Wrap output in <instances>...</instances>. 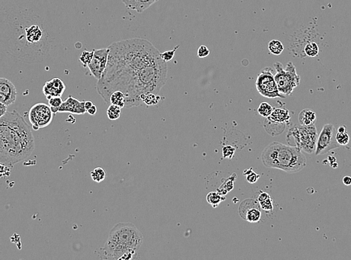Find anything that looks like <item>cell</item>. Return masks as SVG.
<instances>
[{"label":"cell","mask_w":351,"mask_h":260,"mask_svg":"<svg viewBox=\"0 0 351 260\" xmlns=\"http://www.w3.org/2000/svg\"><path fill=\"white\" fill-rule=\"evenodd\" d=\"M343 183H344V185H347V186H349V185H351V177L350 176H344V178H343Z\"/></svg>","instance_id":"36"},{"label":"cell","mask_w":351,"mask_h":260,"mask_svg":"<svg viewBox=\"0 0 351 260\" xmlns=\"http://www.w3.org/2000/svg\"><path fill=\"white\" fill-rule=\"evenodd\" d=\"M110 105H115L121 108H125V95L121 91H115L110 96Z\"/></svg>","instance_id":"20"},{"label":"cell","mask_w":351,"mask_h":260,"mask_svg":"<svg viewBox=\"0 0 351 260\" xmlns=\"http://www.w3.org/2000/svg\"><path fill=\"white\" fill-rule=\"evenodd\" d=\"M39 17L30 15L28 20L22 18L15 25V42H18V50H32L33 54L38 51L43 55L48 49L49 35L43 26L42 22L38 20Z\"/></svg>","instance_id":"5"},{"label":"cell","mask_w":351,"mask_h":260,"mask_svg":"<svg viewBox=\"0 0 351 260\" xmlns=\"http://www.w3.org/2000/svg\"><path fill=\"white\" fill-rule=\"evenodd\" d=\"M268 49L270 54L279 56L284 50V46L279 40H272L268 43Z\"/></svg>","instance_id":"21"},{"label":"cell","mask_w":351,"mask_h":260,"mask_svg":"<svg viewBox=\"0 0 351 260\" xmlns=\"http://www.w3.org/2000/svg\"><path fill=\"white\" fill-rule=\"evenodd\" d=\"M85 103L86 101H80L76 97L69 96L66 100L63 102L58 109V113H71L73 114L83 115L87 112L85 108Z\"/></svg>","instance_id":"13"},{"label":"cell","mask_w":351,"mask_h":260,"mask_svg":"<svg viewBox=\"0 0 351 260\" xmlns=\"http://www.w3.org/2000/svg\"><path fill=\"white\" fill-rule=\"evenodd\" d=\"M273 110L274 109H273V107L270 103H267V102H262L258 107V113L261 117L267 118V117L271 115Z\"/></svg>","instance_id":"23"},{"label":"cell","mask_w":351,"mask_h":260,"mask_svg":"<svg viewBox=\"0 0 351 260\" xmlns=\"http://www.w3.org/2000/svg\"><path fill=\"white\" fill-rule=\"evenodd\" d=\"M158 0H122L126 8L142 13Z\"/></svg>","instance_id":"15"},{"label":"cell","mask_w":351,"mask_h":260,"mask_svg":"<svg viewBox=\"0 0 351 260\" xmlns=\"http://www.w3.org/2000/svg\"><path fill=\"white\" fill-rule=\"evenodd\" d=\"M92 106H93V103L92 101H86V103H85V108H86V111L90 109Z\"/></svg>","instance_id":"38"},{"label":"cell","mask_w":351,"mask_h":260,"mask_svg":"<svg viewBox=\"0 0 351 260\" xmlns=\"http://www.w3.org/2000/svg\"><path fill=\"white\" fill-rule=\"evenodd\" d=\"M335 140H336L337 142L340 145H347V144L350 142V136H349L347 131H343V132H340V131H336V134H335Z\"/></svg>","instance_id":"28"},{"label":"cell","mask_w":351,"mask_h":260,"mask_svg":"<svg viewBox=\"0 0 351 260\" xmlns=\"http://www.w3.org/2000/svg\"><path fill=\"white\" fill-rule=\"evenodd\" d=\"M244 175L246 176V179H247V182L250 184L256 183L258 179H260L259 175H258L257 173H255L252 168L249 169V170H244Z\"/></svg>","instance_id":"30"},{"label":"cell","mask_w":351,"mask_h":260,"mask_svg":"<svg viewBox=\"0 0 351 260\" xmlns=\"http://www.w3.org/2000/svg\"><path fill=\"white\" fill-rule=\"evenodd\" d=\"M35 148L30 126L16 111L0 117V162L13 167L29 158Z\"/></svg>","instance_id":"2"},{"label":"cell","mask_w":351,"mask_h":260,"mask_svg":"<svg viewBox=\"0 0 351 260\" xmlns=\"http://www.w3.org/2000/svg\"><path fill=\"white\" fill-rule=\"evenodd\" d=\"M97 107H96L95 105H93V106H92V108H90V109L88 110L87 113L88 114H90V115L94 116L96 114H97Z\"/></svg>","instance_id":"37"},{"label":"cell","mask_w":351,"mask_h":260,"mask_svg":"<svg viewBox=\"0 0 351 260\" xmlns=\"http://www.w3.org/2000/svg\"><path fill=\"white\" fill-rule=\"evenodd\" d=\"M179 47V46H177V47H174V49H169V50H166L165 51V52L162 53V54H160L161 58L163 59L164 61L166 62V63L167 62L171 61V60L174 58L176 49H177Z\"/></svg>","instance_id":"33"},{"label":"cell","mask_w":351,"mask_h":260,"mask_svg":"<svg viewBox=\"0 0 351 260\" xmlns=\"http://www.w3.org/2000/svg\"><path fill=\"white\" fill-rule=\"evenodd\" d=\"M8 106L0 102V117H3L8 112Z\"/></svg>","instance_id":"35"},{"label":"cell","mask_w":351,"mask_h":260,"mask_svg":"<svg viewBox=\"0 0 351 260\" xmlns=\"http://www.w3.org/2000/svg\"><path fill=\"white\" fill-rule=\"evenodd\" d=\"M300 124L303 125H311L316 121V114L312 110L305 109L300 113L298 117Z\"/></svg>","instance_id":"18"},{"label":"cell","mask_w":351,"mask_h":260,"mask_svg":"<svg viewBox=\"0 0 351 260\" xmlns=\"http://www.w3.org/2000/svg\"><path fill=\"white\" fill-rule=\"evenodd\" d=\"M304 52L308 57H315L319 54V47L315 42L309 43L305 46Z\"/></svg>","instance_id":"25"},{"label":"cell","mask_w":351,"mask_h":260,"mask_svg":"<svg viewBox=\"0 0 351 260\" xmlns=\"http://www.w3.org/2000/svg\"><path fill=\"white\" fill-rule=\"evenodd\" d=\"M94 49L92 51L85 50L82 53L80 57V61L81 62L85 68L87 67L88 65L92 61L94 57Z\"/></svg>","instance_id":"29"},{"label":"cell","mask_w":351,"mask_h":260,"mask_svg":"<svg viewBox=\"0 0 351 260\" xmlns=\"http://www.w3.org/2000/svg\"><path fill=\"white\" fill-rule=\"evenodd\" d=\"M206 199L207 202L211 206H213V208H216L222 201L225 200V197L219 192H211L207 195Z\"/></svg>","instance_id":"19"},{"label":"cell","mask_w":351,"mask_h":260,"mask_svg":"<svg viewBox=\"0 0 351 260\" xmlns=\"http://www.w3.org/2000/svg\"><path fill=\"white\" fill-rule=\"evenodd\" d=\"M235 153V148L231 145H225L222 148V157L224 159H232Z\"/></svg>","instance_id":"32"},{"label":"cell","mask_w":351,"mask_h":260,"mask_svg":"<svg viewBox=\"0 0 351 260\" xmlns=\"http://www.w3.org/2000/svg\"><path fill=\"white\" fill-rule=\"evenodd\" d=\"M143 242V236L134 224L119 223L109 232L103 247L96 251L102 259L121 260L124 255L137 252Z\"/></svg>","instance_id":"3"},{"label":"cell","mask_w":351,"mask_h":260,"mask_svg":"<svg viewBox=\"0 0 351 260\" xmlns=\"http://www.w3.org/2000/svg\"><path fill=\"white\" fill-rule=\"evenodd\" d=\"M240 215L250 223L259 222L261 218V212L258 206L253 207L248 210H239Z\"/></svg>","instance_id":"17"},{"label":"cell","mask_w":351,"mask_h":260,"mask_svg":"<svg viewBox=\"0 0 351 260\" xmlns=\"http://www.w3.org/2000/svg\"><path fill=\"white\" fill-rule=\"evenodd\" d=\"M256 86L260 95L267 98H284L278 89L273 71L270 68H265L258 74Z\"/></svg>","instance_id":"8"},{"label":"cell","mask_w":351,"mask_h":260,"mask_svg":"<svg viewBox=\"0 0 351 260\" xmlns=\"http://www.w3.org/2000/svg\"><path fill=\"white\" fill-rule=\"evenodd\" d=\"M66 85L63 83V80L55 77V78L46 82L45 84L43 86L42 91L44 95L47 97V100H49L51 97H55V96H61L62 97L66 91Z\"/></svg>","instance_id":"14"},{"label":"cell","mask_w":351,"mask_h":260,"mask_svg":"<svg viewBox=\"0 0 351 260\" xmlns=\"http://www.w3.org/2000/svg\"><path fill=\"white\" fill-rule=\"evenodd\" d=\"M49 105L52 110V113L54 114H56L58 113L61 105H63V100L62 99L61 96H55V97H51L49 99Z\"/></svg>","instance_id":"27"},{"label":"cell","mask_w":351,"mask_h":260,"mask_svg":"<svg viewBox=\"0 0 351 260\" xmlns=\"http://www.w3.org/2000/svg\"><path fill=\"white\" fill-rule=\"evenodd\" d=\"M210 54V50L205 45H201L198 49L197 55L199 58H205Z\"/></svg>","instance_id":"34"},{"label":"cell","mask_w":351,"mask_h":260,"mask_svg":"<svg viewBox=\"0 0 351 260\" xmlns=\"http://www.w3.org/2000/svg\"><path fill=\"white\" fill-rule=\"evenodd\" d=\"M50 107L44 103H35L29 110V119L34 130L48 126L53 119Z\"/></svg>","instance_id":"10"},{"label":"cell","mask_w":351,"mask_h":260,"mask_svg":"<svg viewBox=\"0 0 351 260\" xmlns=\"http://www.w3.org/2000/svg\"><path fill=\"white\" fill-rule=\"evenodd\" d=\"M107 66L96 89L105 103H110L112 93L121 91L125 95V108L144 105L141 96L158 94L166 83V62L150 41L131 38L112 43Z\"/></svg>","instance_id":"1"},{"label":"cell","mask_w":351,"mask_h":260,"mask_svg":"<svg viewBox=\"0 0 351 260\" xmlns=\"http://www.w3.org/2000/svg\"><path fill=\"white\" fill-rule=\"evenodd\" d=\"M273 66L276 71L274 77L279 92L284 97L291 95L301 82V77L297 72L296 67L291 62L287 63L285 68H283L279 62L275 63Z\"/></svg>","instance_id":"7"},{"label":"cell","mask_w":351,"mask_h":260,"mask_svg":"<svg viewBox=\"0 0 351 260\" xmlns=\"http://www.w3.org/2000/svg\"><path fill=\"white\" fill-rule=\"evenodd\" d=\"M259 203L260 207L263 210L266 212H271L273 210V200H272L271 197L269 198V199H265V200L261 201V202H258Z\"/></svg>","instance_id":"31"},{"label":"cell","mask_w":351,"mask_h":260,"mask_svg":"<svg viewBox=\"0 0 351 260\" xmlns=\"http://www.w3.org/2000/svg\"><path fill=\"white\" fill-rule=\"evenodd\" d=\"M318 137V131L315 124L311 125H294L287 134V140L294 139L295 145L309 154L315 152Z\"/></svg>","instance_id":"6"},{"label":"cell","mask_w":351,"mask_h":260,"mask_svg":"<svg viewBox=\"0 0 351 260\" xmlns=\"http://www.w3.org/2000/svg\"><path fill=\"white\" fill-rule=\"evenodd\" d=\"M91 177L93 179L94 182L100 183L106 178V173L101 167H97L91 173Z\"/></svg>","instance_id":"26"},{"label":"cell","mask_w":351,"mask_h":260,"mask_svg":"<svg viewBox=\"0 0 351 260\" xmlns=\"http://www.w3.org/2000/svg\"><path fill=\"white\" fill-rule=\"evenodd\" d=\"M109 48L94 49V57L92 61L88 65V69L91 74L97 79L100 80L103 76L107 66L108 59H109Z\"/></svg>","instance_id":"11"},{"label":"cell","mask_w":351,"mask_h":260,"mask_svg":"<svg viewBox=\"0 0 351 260\" xmlns=\"http://www.w3.org/2000/svg\"><path fill=\"white\" fill-rule=\"evenodd\" d=\"M335 134L336 130L332 124H327L323 127L317 140L316 149L315 151L316 155L327 154L340 146L335 140Z\"/></svg>","instance_id":"9"},{"label":"cell","mask_w":351,"mask_h":260,"mask_svg":"<svg viewBox=\"0 0 351 260\" xmlns=\"http://www.w3.org/2000/svg\"><path fill=\"white\" fill-rule=\"evenodd\" d=\"M290 117L289 112L285 109H274L267 121L273 124H283L288 122Z\"/></svg>","instance_id":"16"},{"label":"cell","mask_w":351,"mask_h":260,"mask_svg":"<svg viewBox=\"0 0 351 260\" xmlns=\"http://www.w3.org/2000/svg\"><path fill=\"white\" fill-rule=\"evenodd\" d=\"M106 114H107L108 118L110 120H116V119L120 118L122 108L117 105H110L108 108Z\"/></svg>","instance_id":"24"},{"label":"cell","mask_w":351,"mask_h":260,"mask_svg":"<svg viewBox=\"0 0 351 260\" xmlns=\"http://www.w3.org/2000/svg\"><path fill=\"white\" fill-rule=\"evenodd\" d=\"M18 96L15 85L6 78H0V102L6 106L15 103Z\"/></svg>","instance_id":"12"},{"label":"cell","mask_w":351,"mask_h":260,"mask_svg":"<svg viewBox=\"0 0 351 260\" xmlns=\"http://www.w3.org/2000/svg\"><path fill=\"white\" fill-rule=\"evenodd\" d=\"M263 165L268 168L278 169L286 173L301 171L306 166V158L299 147L286 145L281 142L269 144L261 154Z\"/></svg>","instance_id":"4"},{"label":"cell","mask_w":351,"mask_h":260,"mask_svg":"<svg viewBox=\"0 0 351 260\" xmlns=\"http://www.w3.org/2000/svg\"><path fill=\"white\" fill-rule=\"evenodd\" d=\"M161 97L154 93H147L141 96L142 102L148 106L156 105L160 101Z\"/></svg>","instance_id":"22"}]
</instances>
